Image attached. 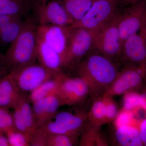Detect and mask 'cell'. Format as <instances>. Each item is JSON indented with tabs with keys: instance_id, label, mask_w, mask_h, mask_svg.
I'll return each instance as SVG.
<instances>
[{
	"instance_id": "21",
	"label": "cell",
	"mask_w": 146,
	"mask_h": 146,
	"mask_svg": "<svg viewBox=\"0 0 146 146\" xmlns=\"http://www.w3.org/2000/svg\"><path fill=\"white\" fill-rule=\"evenodd\" d=\"M33 5V0H0V15L22 16Z\"/></svg>"
},
{
	"instance_id": "36",
	"label": "cell",
	"mask_w": 146,
	"mask_h": 146,
	"mask_svg": "<svg viewBox=\"0 0 146 146\" xmlns=\"http://www.w3.org/2000/svg\"><path fill=\"white\" fill-rule=\"evenodd\" d=\"M0 146H10L5 133L0 131Z\"/></svg>"
},
{
	"instance_id": "26",
	"label": "cell",
	"mask_w": 146,
	"mask_h": 146,
	"mask_svg": "<svg viewBox=\"0 0 146 146\" xmlns=\"http://www.w3.org/2000/svg\"><path fill=\"white\" fill-rule=\"evenodd\" d=\"M78 136L63 134H50L48 140V146L75 145Z\"/></svg>"
},
{
	"instance_id": "32",
	"label": "cell",
	"mask_w": 146,
	"mask_h": 146,
	"mask_svg": "<svg viewBox=\"0 0 146 146\" xmlns=\"http://www.w3.org/2000/svg\"><path fill=\"white\" fill-rule=\"evenodd\" d=\"M138 128L143 146H146V117L139 122Z\"/></svg>"
},
{
	"instance_id": "27",
	"label": "cell",
	"mask_w": 146,
	"mask_h": 146,
	"mask_svg": "<svg viewBox=\"0 0 146 146\" xmlns=\"http://www.w3.org/2000/svg\"><path fill=\"white\" fill-rule=\"evenodd\" d=\"M10 146H30L28 136L16 128L5 132Z\"/></svg>"
},
{
	"instance_id": "7",
	"label": "cell",
	"mask_w": 146,
	"mask_h": 146,
	"mask_svg": "<svg viewBox=\"0 0 146 146\" xmlns=\"http://www.w3.org/2000/svg\"><path fill=\"white\" fill-rule=\"evenodd\" d=\"M9 73L22 94L23 92L30 93L56 75L39 63H36L27 65Z\"/></svg>"
},
{
	"instance_id": "10",
	"label": "cell",
	"mask_w": 146,
	"mask_h": 146,
	"mask_svg": "<svg viewBox=\"0 0 146 146\" xmlns=\"http://www.w3.org/2000/svg\"><path fill=\"white\" fill-rule=\"evenodd\" d=\"M57 96L63 105L75 106L81 103L89 96V87L80 77H70L59 74V86Z\"/></svg>"
},
{
	"instance_id": "29",
	"label": "cell",
	"mask_w": 146,
	"mask_h": 146,
	"mask_svg": "<svg viewBox=\"0 0 146 146\" xmlns=\"http://www.w3.org/2000/svg\"><path fill=\"white\" fill-rule=\"evenodd\" d=\"M134 114L131 112L121 109L117 117L113 122L115 128L125 125H134L138 126L139 122L134 119Z\"/></svg>"
},
{
	"instance_id": "30",
	"label": "cell",
	"mask_w": 146,
	"mask_h": 146,
	"mask_svg": "<svg viewBox=\"0 0 146 146\" xmlns=\"http://www.w3.org/2000/svg\"><path fill=\"white\" fill-rule=\"evenodd\" d=\"M105 105L106 123L112 122L119 112V107L112 97L102 96Z\"/></svg>"
},
{
	"instance_id": "15",
	"label": "cell",
	"mask_w": 146,
	"mask_h": 146,
	"mask_svg": "<svg viewBox=\"0 0 146 146\" xmlns=\"http://www.w3.org/2000/svg\"><path fill=\"white\" fill-rule=\"evenodd\" d=\"M36 127H41L52 120L63 104L57 95L42 99L32 104Z\"/></svg>"
},
{
	"instance_id": "25",
	"label": "cell",
	"mask_w": 146,
	"mask_h": 146,
	"mask_svg": "<svg viewBox=\"0 0 146 146\" xmlns=\"http://www.w3.org/2000/svg\"><path fill=\"white\" fill-rule=\"evenodd\" d=\"M121 109L136 115L142 109L139 99V92L137 91H129L124 94Z\"/></svg>"
},
{
	"instance_id": "5",
	"label": "cell",
	"mask_w": 146,
	"mask_h": 146,
	"mask_svg": "<svg viewBox=\"0 0 146 146\" xmlns=\"http://www.w3.org/2000/svg\"><path fill=\"white\" fill-rule=\"evenodd\" d=\"M54 119L42 126L50 134L78 136L88 121L87 112L83 110L58 112Z\"/></svg>"
},
{
	"instance_id": "14",
	"label": "cell",
	"mask_w": 146,
	"mask_h": 146,
	"mask_svg": "<svg viewBox=\"0 0 146 146\" xmlns=\"http://www.w3.org/2000/svg\"><path fill=\"white\" fill-rule=\"evenodd\" d=\"M31 103L28 97L24 94H21L13 108L12 113L15 128L26 134L29 138L32 131L37 128Z\"/></svg>"
},
{
	"instance_id": "31",
	"label": "cell",
	"mask_w": 146,
	"mask_h": 146,
	"mask_svg": "<svg viewBox=\"0 0 146 146\" xmlns=\"http://www.w3.org/2000/svg\"><path fill=\"white\" fill-rule=\"evenodd\" d=\"M15 128L12 113L8 109L0 107V131L5 133Z\"/></svg>"
},
{
	"instance_id": "34",
	"label": "cell",
	"mask_w": 146,
	"mask_h": 146,
	"mask_svg": "<svg viewBox=\"0 0 146 146\" xmlns=\"http://www.w3.org/2000/svg\"><path fill=\"white\" fill-rule=\"evenodd\" d=\"M139 92V99L140 104L142 109L146 112V83L143 85L140 89Z\"/></svg>"
},
{
	"instance_id": "17",
	"label": "cell",
	"mask_w": 146,
	"mask_h": 146,
	"mask_svg": "<svg viewBox=\"0 0 146 146\" xmlns=\"http://www.w3.org/2000/svg\"><path fill=\"white\" fill-rule=\"evenodd\" d=\"M21 94L9 73L0 78V107L13 108Z\"/></svg>"
},
{
	"instance_id": "33",
	"label": "cell",
	"mask_w": 146,
	"mask_h": 146,
	"mask_svg": "<svg viewBox=\"0 0 146 146\" xmlns=\"http://www.w3.org/2000/svg\"><path fill=\"white\" fill-rule=\"evenodd\" d=\"M21 17L20 16L0 15V30L12 21Z\"/></svg>"
},
{
	"instance_id": "2",
	"label": "cell",
	"mask_w": 146,
	"mask_h": 146,
	"mask_svg": "<svg viewBox=\"0 0 146 146\" xmlns=\"http://www.w3.org/2000/svg\"><path fill=\"white\" fill-rule=\"evenodd\" d=\"M37 27L31 19L24 21L19 35L9 46L4 56L9 72L36 63Z\"/></svg>"
},
{
	"instance_id": "8",
	"label": "cell",
	"mask_w": 146,
	"mask_h": 146,
	"mask_svg": "<svg viewBox=\"0 0 146 146\" xmlns=\"http://www.w3.org/2000/svg\"><path fill=\"white\" fill-rule=\"evenodd\" d=\"M119 14L95 36L93 48L111 59L119 57L122 43L119 32Z\"/></svg>"
},
{
	"instance_id": "12",
	"label": "cell",
	"mask_w": 146,
	"mask_h": 146,
	"mask_svg": "<svg viewBox=\"0 0 146 146\" xmlns=\"http://www.w3.org/2000/svg\"><path fill=\"white\" fill-rule=\"evenodd\" d=\"M39 25H55L70 26L74 23L62 3L53 0L37 5L36 9Z\"/></svg>"
},
{
	"instance_id": "39",
	"label": "cell",
	"mask_w": 146,
	"mask_h": 146,
	"mask_svg": "<svg viewBox=\"0 0 146 146\" xmlns=\"http://www.w3.org/2000/svg\"><path fill=\"white\" fill-rule=\"evenodd\" d=\"M145 68H146V56L145 62Z\"/></svg>"
},
{
	"instance_id": "13",
	"label": "cell",
	"mask_w": 146,
	"mask_h": 146,
	"mask_svg": "<svg viewBox=\"0 0 146 146\" xmlns=\"http://www.w3.org/2000/svg\"><path fill=\"white\" fill-rule=\"evenodd\" d=\"M70 30V26L55 25H39L37 27V36L61 56L63 66Z\"/></svg>"
},
{
	"instance_id": "20",
	"label": "cell",
	"mask_w": 146,
	"mask_h": 146,
	"mask_svg": "<svg viewBox=\"0 0 146 146\" xmlns=\"http://www.w3.org/2000/svg\"><path fill=\"white\" fill-rule=\"evenodd\" d=\"M60 73L45 81L29 93L28 97L32 104L46 97L57 95L59 89Z\"/></svg>"
},
{
	"instance_id": "37",
	"label": "cell",
	"mask_w": 146,
	"mask_h": 146,
	"mask_svg": "<svg viewBox=\"0 0 146 146\" xmlns=\"http://www.w3.org/2000/svg\"><path fill=\"white\" fill-rule=\"evenodd\" d=\"M139 1L140 0H122V1L125 5H129Z\"/></svg>"
},
{
	"instance_id": "40",
	"label": "cell",
	"mask_w": 146,
	"mask_h": 146,
	"mask_svg": "<svg viewBox=\"0 0 146 146\" xmlns=\"http://www.w3.org/2000/svg\"><path fill=\"white\" fill-rule=\"evenodd\" d=\"M63 1H64V0H63Z\"/></svg>"
},
{
	"instance_id": "1",
	"label": "cell",
	"mask_w": 146,
	"mask_h": 146,
	"mask_svg": "<svg viewBox=\"0 0 146 146\" xmlns=\"http://www.w3.org/2000/svg\"><path fill=\"white\" fill-rule=\"evenodd\" d=\"M79 76L89 87L91 99L103 96L114 81L119 71L112 60L102 54L88 55L78 64Z\"/></svg>"
},
{
	"instance_id": "22",
	"label": "cell",
	"mask_w": 146,
	"mask_h": 146,
	"mask_svg": "<svg viewBox=\"0 0 146 146\" xmlns=\"http://www.w3.org/2000/svg\"><path fill=\"white\" fill-rule=\"evenodd\" d=\"M97 0H64L63 3L74 23L82 20Z\"/></svg>"
},
{
	"instance_id": "3",
	"label": "cell",
	"mask_w": 146,
	"mask_h": 146,
	"mask_svg": "<svg viewBox=\"0 0 146 146\" xmlns=\"http://www.w3.org/2000/svg\"><path fill=\"white\" fill-rule=\"evenodd\" d=\"M118 0H97L82 20L70 26L82 28L98 33L119 13Z\"/></svg>"
},
{
	"instance_id": "38",
	"label": "cell",
	"mask_w": 146,
	"mask_h": 146,
	"mask_svg": "<svg viewBox=\"0 0 146 146\" xmlns=\"http://www.w3.org/2000/svg\"><path fill=\"white\" fill-rule=\"evenodd\" d=\"M48 2V0H40V3L42 4H45Z\"/></svg>"
},
{
	"instance_id": "35",
	"label": "cell",
	"mask_w": 146,
	"mask_h": 146,
	"mask_svg": "<svg viewBox=\"0 0 146 146\" xmlns=\"http://www.w3.org/2000/svg\"><path fill=\"white\" fill-rule=\"evenodd\" d=\"M7 71L8 70L5 61L4 56L0 52V78L7 74H5Z\"/></svg>"
},
{
	"instance_id": "6",
	"label": "cell",
	"mask_w": 146,
	"mask_h": 146,
	"mask_svg": "<svg viewBox=\"0 0 146 146\" xmlns=\"http://www.w3.org/2000/svg\"><path fill=\"white\" fill-rule=\"evenodd\" d=\"M96 34L86 29L71 27L64 58V68L78 64L82 60L93 48Z\"/></svg>"
},
{
	"instance_id": "24",
	"label": "cell",
	"mask_w": 146,
	"mask_h": 146,
	"mask_svg": "<svg viewBox=\"0 0 146 146\" xmlns=\"http://www.w3.org/2000/svg\"><path fill=\"white\" fill-rule=\"evenodd\" d=\"M24 21L21 18L14 20L0 30V45H9L17 38L21 32Z\"/></svg>"
},
{
	"instance_id": "28",
	"label": "cell",
	"mask_w": 146,
	"mask_h": 146,
	"mask_svg": "<svg viewBox=\"0 0 146 146\" xmlns=\"http://www.w3.org/2000/svg\"><path fill=\"white\" fill-rule=\"evenodd\" d=\"M49 134L42 127L36 128L29 136L30 145L48 146Z\"/></svg>"
},
{
	"instance_id": "4",
	"label": "cell",
	"mask_w": 146,
	"mask_h": 146,
	"mask_svg": "<svg viewBox=\"0 0 146 146\" xmlns=\"http://www.w3.org/2000/svg\"><path fill=\"white\" fill-rule=\"evenodd\" d=\"M145 66L126 65L117 75L103 96L110 97L123 95L129 91H137L146 83Z\"/></svg>"
},
{
	"instance_id": "19",
	"label": "cell",
	"mask_w": 146,
	"mask_h": 146,
	"mask_svg": "<svg viewBox=\"0 0 146 146\" xmlns=\"http://www.w3.org/2000/svg\"><path fill=\"white\" fill-rule=\"evenodd\" d=\"M101 127L88 122L84 127L79 145L80 146H108V141L100 131Z\"/></svg>"
},
{
	"instance_id": "11",
	"label": "cell",
	"mask_w": 146,
	"mask_h": 146,
	"mask_svg": "<svg viewBox=\"0 0 146 146\" xmlns=\"http://www.w3.org/2000/svg\"><path fill=\"white\" fill-rule=\"evenodd\" d=\"M146 56V21L136 34L124 41L119 57L125 65L145 66Z\"/></svg>"
},
{
	"instance_id": "18",
	"label": "cell",
	"mask_w": 146,
	"mask_h": 146,
	"mask_svg": "<svg viewBox=\"0 0 146 146\" xmlns=\"http://www.w3.org/2000/svg\"><path fill=\"white\" fill-rule=\"evenodd\" d=\"M114 139L118 146H143L137 126L125 125L115 128Z\"/></svg>"
},
{
	"instance_id": "16",
	"label": "cell",
	"mask_w": 146,
	"mask_h": 146,
	"mask_svg": "<svg viewBox=\"0 0 146 146\" xmlns=\"http://www.w3.org/2000/svg\"><path fill=\"white\" fill-rule=\"evenodd\" d=\"M36 52L40 65L55 74L62 72L64 66L61 56L37 36Z\"/></svg>"
},
{
	"instance_id": "9",
	"label": "cell",
	"mask_w": 146,
	"mask_h": 146,
	"mask_svg": "<svg viewBox=\"0 0 146 146\" xmlns=\"http://www.w3.org/2000/svg\"><path fill=\"white\" fill-rule=\"evenodd\" d=\"M146 21V0L129 5L119 16V32L122 43L141 30Z\"/></svg>"
},
{
	"instance_id": "23",
	"label": "cell",
	"mask_w": 146,
	"mask_h": 146,
	"mask_svg": "<svg viewBox=\"0 0 146 146\" xmlns=\"http://www.w3.org/2000/svg\"><path fill=\"white\" fill-rule=\"evenodd\" d=\"M92 100L91 108L87 112L88 121L93 125L101 127L106 124L103 98L102 96Z\"/></svg>"
}]
</instances>
